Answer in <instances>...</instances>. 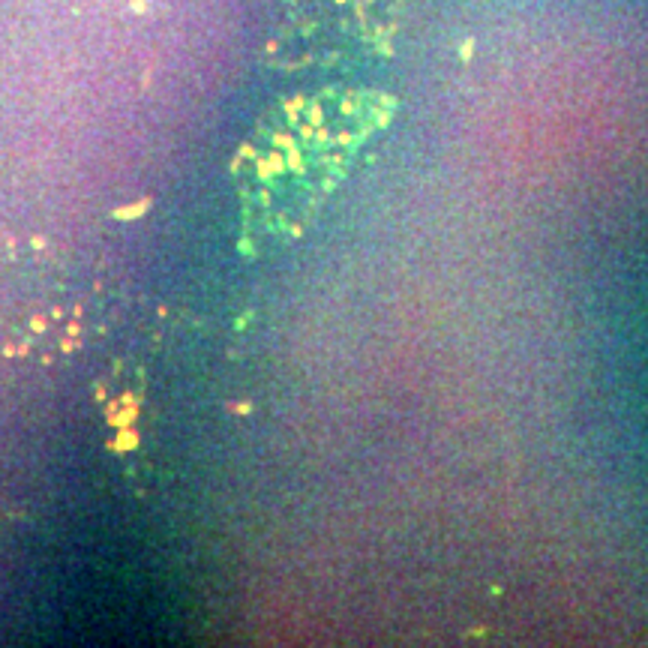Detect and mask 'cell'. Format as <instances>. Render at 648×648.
<instances>
[{"mask_svg":"<svg viewBox=\"0 0 648 648\" xmlns=\"http://www.w3.org/2000/svg\"><path fill=\"white\" fill-rule=\"evenodd\" d=\"M369 126L360 96L294 102L240 153L243 225L258 237L294 231L321 201Z\"/></svg>","mask_w":648,"mask_h":648,"instance_id":"obj_1","label":"cell"},{"mask_svg":"<svg viewBox=\"0 0 648 648\" xmlns=\"http://www.w3.org/2000/svg\"><path fill=\"white\" fill-rule=\"evenodd\" d=\"M396 0H303L291 24L309 15V33L324 36L333 30L342 39H372L387 27V12Z\"/></svg>","mask_w":648,"mask_h":648,"instance_id":"obj_2","label":"cell"}]
</instances>
